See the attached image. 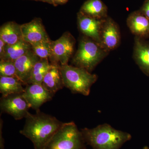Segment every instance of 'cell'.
<instances>
[{
    "instance_id": "obj_14",
    "label": "cell",
    "mask_w": 149,
    "mask_h": 149,
    "mask_svg": "<svg viewBox=\"0 0 149 149\" xmlns=\"http://www.w3.org/2000/svg\"><path fill=\"white\" fill-rule=\"evenodd\" d=\"M133 57L141 71L149 77V42L135 37Z\"/></svg>"
},
{
    "instance_id": "obj_6",
    "label": "cell",
    "mask_w": 149,
    "mask_h": 149,
    "mask_svg": "<svg viewBox=\"0 0 149 149\" xmlns=\"http://www.w3.org/2000/svg\"><path fill=\"white\" fill-rule=\"evenodd\" d=\"M75 40L69 32H64L56 41H52V54L49 58L51 63L68 64L73 53Z\"/></svg>"
},
{
    "instance_id": "obj_12",
    "label": "cell",
    "mask_w": 149,
    "mask_h": 149,
    "mask_svg": "<svg viewBox=\"0 0 149 149\" xmlns=\"http://www.w3.org/2000/svg\"><path fill=\"white\" fill-rule=\"evenodd\" d=\"M40 59L31 49L15 61L16 77L23 85H27L34 67Z\"/></svg>"
},
{
    "instance_id": "obj_17",
    "label": "cell",
    "mask_w": 149,
    "mask_h": 149,
    "mask_svg": "<svg viewBox=\"0 0 149 149\" xmlns=\"http://www.w3.org/2000/svg\"><path fill=\"white\" fill-rule=\"evenodd\" d=\"M79 12L99 19H104L108 17L107 7L101 0H87L83 4Z\"/></svg>"
},
{
    "instance_id": "obj_3",
    "label": "cell",
    "mask_w": 149,
    "mask_h": 149,
    "mask_svg": "<svg viewBox=\"0 0 149 149\" xmlns=\"http://www.w3.org/2000/svg\"><path fill=\"white\" fill-rule=\"evenodd\" d=\"M109 53L100 44L84 36L79 40L78 49L72 58V63L73 66L91 72Z\"/></svg>"
},
{
    "instance_id": "obj_22",
    "label": "cell",
    "mask_w": 149,
    "mask_h": 149,
    "mask_svg": "<svg viewBox=\"0 0 149 149\" xmlns=\"http://www.w3.org/2000/svg\"><path fill=\"white\" fill-rule=\"evenodd\" d=\"M0 76L17 77L14 61L0 60Z\"/></svg>"
},
{
    "instance_id": "obj_27",
    "label": "cell",
    "mask_w": 149,
    "mask_h": 149,
    "mask_svg": "<svg viewBox=\"0 0 149 149\" xmlns=\"http://www.w3.org/2000/svg\"><path fill=\"white\" fill-rule=\"evenodd\" d=\"M32 1H39L47 3H48L52 4V0H32Z\"/></svg>"
},
{
    "instance_id": "obj_15",
    "label": "cell",
    "mask_w": 149,
    "mask_h": 149,
    "mask_svg": "<svg viewBox=\"0 0 149 149\" xmlns=\"http://www.w3.org/2000/svg\"><path fill=\"white\" fill-rule=\"evenodd\" d=\"M42 85L46 90L55 94L64 87L60 70V65L51 63V66L43 79Z\"/></svg>"
},
{
    "instance_id": "obj_26",
    "label": "cell",
    "mask_w": 149,
    "mask_h": 149,
    "mask_svg": "<svg viewBox=\"0 0 149 149\" xmlns=\"http://www.w3.org/2000/svg\"><path fill=\"white\" fill-rule=\"evenodd\" d=\"M68 0H52V5L55 6L66 3Z\"/></svg>"
},
{
    "instance_id": "obj_28",
    "label": "cell",
    "mask_w": 149,
    "mask_h": 149,
    "mask_svg": "<svg viewBox=\"0 0 149 149\" xmlns=\"http://www.w3.org/2000/svg\"><path fill=\"white\" fill-rule=\"evenodd\" d=\"M142 149H149V147L147 146H145L143 147V148Z\"/></svg>"
},
{
    "instance_id": "obj_23",
    "label": "cell",
    "mask_w": 149,
    "mask_h": 149,
    "mask_svg": "<svg viewBox=\"0 0 149 149\" xmlns=\"http://www.w3.org/2000/svg\"><path fill=\"white\" fill-rule=\"evenodd\" d=\"M145 16L149 19V0H145L139 10Z\"/></svg>"
},
{
    "instance_id": "obj_21",
    "label": "cell",
    "mask_w": 149,
    "mask_h": 149,
    "mask_svg": "<svg viewBox=\"0 0 149 149\" xmlns=\"http://www.w3.org/2000/svg\"><path fill=\"white\" fill-rule=\"evenodd\" d=\"M31 46L32 50L40 58L49 60L52 54V40L35 43Z\"/></svg>"
},
{
    "instance_id": "obj_16",
    "label": "cell",
    "mask_w": 149,
    "mask_h": 149,
    "mask_svg": "<svg viewBox=\"0 0 149 149\" xmlns=\"http://www.w3.org/2000/svg\"><path fill=\"white\" fill-rule=\"evenodd\" d=\"M0 39L9 45L23 40L21 25L13 21L5 23L0 28Z\"/></svg>"
},
{
    "instance_id": "obj_20",
    "label": "cell",
    "mask_w": 149,
    "mask_h": 149,
    "mask_svg": "<svg viewBox=\"0 0 149 149\" xmlns=\"http://www.w3.org/2000/svg\"><path fill=\"white\" fill-rule=\"evenodd\" d=\"M51 66L49 59L40 58L34 66L27 85L35 83L42 84L44 77Z\"/></svg>"
},
{
    "instance_id": "obj_4",
    "label": "cell",
    "mask_w": 149,
    "mask_h": 149,
    "mask_svg": "<svg viewBox=\"0 0 149 149\" xmlns=\"http://www.w3.org/2000/svg\"><path fill=\"white\" fill-rule=\"evenodd\" d=\"M60 70L64 87L68 88L73 94L89 95L91 87L98 79L96 74L68 64L60 65Z\"/></svg>"
},
{
    "instance_id": "obj_11",
    "label": "cell",
    "mask_w": 149,
    "mask_h": 149,
    "mask_svg": "<svg viewBox=\"0 0 149 149\" xmlns=\"http://www.w3.org/2000/svg\"><path fill=\"white\" fill-rule=\"evenodd\" d=\"M21 30L23 40L31 45L50 40L40 18L22 24Z\"/></svg>"
},
{
    "instance_id": "obj_13",
    "label": "cell",
    "mask_w": 149,
    "mask_h": 149,
    "mask_svg": "<svg viewBox=\"0 0 149 149\" xmlns=\"http://www.w3.org/2000/svg\"><path fill=\"white\" fill-rule=\"evenodd\" d=\"M130 32L135 37L146 40L149 37V19L140 10L131 13L126 21Z\"/></svg>"
},
{
    "instance_id": "obj_7",
    "label": "cell",
    "mask_w": 149,
    "mask_h": 149,
    "mask_svg": "<svg viewBox=\"0 0 149 149\" xmlns=\"http://www.w3.org/2000/svg\"><path fill=\"white\" fill-rule=\"evenodd\" d=\"M0 108L2 112L10 115L15 120H19L27 117L31 108L22 93L1 97Z\"/></svg>"
},
{
    "instance_id": "obj_19",
    "label": "cell",
    "mask_w": 149,
    "mask_h": 149,
    "mask_svg": "<svg viewBox=\"0 0 149 149\" xmlns=\"http://www.w3.org/2000/svg\"><path fill=\"white\" fill-rule=\"evenodd\" d=\"M31 49V45L23 40L14 45H7L5 54L0 60L15 62Z\"/></svg>"
},
{
    "instance_id": "obj_9",
    "label": "cell",
    "mask_w": 149,
    "mask_h": 149,
    "mask_svg": "<svg viewBox=\"0 0 149 149\" xmlns=\"http://www.w3.org/2000/svg\"><path fill=\"white\" fill-rule=\"evenodd\" d=\"M23 97L36 111L40 110V107L47 102L52 100L54 95L43 87L42 84H31L26 85Z\"/></svg>"
},
{
    "instance_id": "obj_18",
    "label": "cell",
    "mask_w": 149,
    "mask_h": 149,
    "mask_svg": "<svg viewBox=\"0 0 149 149\" xmlns=\"http://www.w3.org/2000/svg\"><path fill=\"white\" fill-rule=\"evenodd\" d=\"M20 80L17 77L0 76V93L2 97L16 94H22L25 88H23Z\"/></svg>"
},
{
    "instance_id": "obj_25",
    "label": "cell",
    "mask_w": 149,
    "mask_h": 149,
    "mask_svg": "<svg viewBox=\"0 0 149 149\" xmlns=\"http://www.w3.org/2000/svg\"><path fill=\"white\" fill-rule=\"evenodd\" d=\"M6 44L1 39H0V59L2 58L5 54Z\"/></svg>"
},
{
    "instance_id": "obj_1",
    "label": "cell",
    "mask_w": 149,
    "mask_h": 149,
    "mask_svg": "<svg viewBox=\"0 0 149 149\" xmlns=\"http://www.w3.org/2000/svg\"><path fill=\"white\" fill-rule=\"evenodd\" d=\"M36 112L35 114L27 115L19 133L32 142L34 149H45L63 123L40 110Z\"/></svg>"
},
{
    "instance_id": "obj_24",
    "label": "cell",
    "mask_w": 149,
    "mask_h": 149,
    "mask_svg": "<svg viewBox=\"0 0 149 149\" xmlns=\"http://www.w3.org/2000/svg\"><path fill=\"white\" fill-rule=\"evenodd\" d=\"M3 120L1 119L0 121V149H5V141L3 138L2 128Z\"/></svg>"
},
{
    "instance_id": "obj_2",
    "label": "cell",
    "mask_w": 149,
    "mask_h": 149,
    "mask_svg": "<svg viewBox=\"0 0 149 149\" xmlns=\"http://www.w3.org/2000/svg\"><path fill=\"white\" fill-rule=\"evenodd\" d=\"M80 130L85 143L93 149H120L132 139L130 133L115 129L107 123Z\"/></svg>"
},
{
    "instance_id": "obj_5",
    "label": "cell",
    "mask_w": 149,
    "mask_h": 149,
    "mask_svg": "<svg viewBox=\"0 0 149 149\" xmlns=\"http://www.w3.org/2000/svg\"><path fill=\"white\" fill-rule=\"evenodd\" d=\"M83 134L73 121L63 123L45 149H86Z\"/></svg>"
},
{
    "instance_id": "obj_8",
    "label": "cell",
    "mask_w": 149,
    "mask_h": 149,
    "mask_svg": "<svg viewBox=\"0 0 149 149\" xmlns=\"http://www.w3.org/2000/svg\"><path fill=\"white\" fill-rule=\"evenodd\" d=\"M120 32L118 24L108 17L105 19L100 34V44L109 52L119 46L120 42Z\"/></svg>"
},
{
    "instance_id": "obj_10",
    "label": "cell",
    "mask_w": 149,
    "mask_h": 149,
    "mask_svg": "<svg viewBox=\"0 0 149 149\" xmlns=\"http://www.w3.org/2000/svg\"><path fill=\"white\" fill-rule=\"evenodd\" d=\"M105 19L94 18L79 12L77 14L78 29L84 36L91 38L101 45V31Z\"/></svg>"
}]
</instances>
